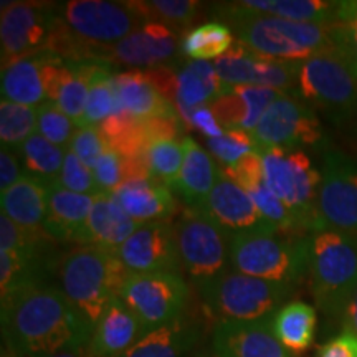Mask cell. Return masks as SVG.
<instances>
[{
  "label": "cell",
  "instance_id": "6da1fadb",
  "mask_svg": "<svg viewBox=\"0 0 357 357\" xmlns=\"http://www.w3.org/2000/svg\"><path fill=\"white\" fill-rule=\"evenodd\" d=\"M3 346L22 357H45L89 346L93 328L60 288L33 283L2 300Z\"/></svg>",
  "mask_w": 357,
  "mask_h": 357
},
{
  "label": "cell",
  "instance_id": "7a4b0ae2",
  "mask_svg": "<svg viewBox=\"0 0 357 357\" xmlns=\"http://www.w3.org/2000/svg\"><path fill=\"white\" fill-rule=\"evenodd\" d=\"M215 13L222 24L230 26L236 42L271 60L305 61L334 50L329 24H303L258 15L238 2L218 3Z\"/></svg>",
  "mask_w": 357,
  "mask_h": 357
},
{
  "label": "cell",
  "instance_id": "3957f363",
  "mask_svg": "<svg viewBox=\"0 0 357 357\" xmlns=\"http://www.w3.org/2000/svg\"><path fill=\"white\" fill-rule=\"evenodd\" d=\"M128 275L114 252L93 245L73 248L58 266L60 289L93 329L106 307L119 298Z\"/></svg>",
  "mask_w": 357,
  "mask_h": 357
},
{
  "label": "cell",
  "instance_id": "277c9868",
  "mask_svg": "<svg viewBox=\"0 0 357 357\" xmlns=\"http://www.w3.org/2000/svg\"><path fill=\"white\" fill-rule=\"evenodd\" d=\"M230 265L243 275L294 288L310 266V236L281 230L231 235Z\"/></svg>",
  "mask_w": 357,
  "mask_h": 357
},
{
  "label": "cell",
  "instance_id": "5b68a950",
  "mask_svg": "<svg viewBox=\"0 0 357 357\" xmlns=\"http://www.w3.org/2000/svg\"><path fill=\"white\" fill-rule=\"evenodd\" d=\"M311 293L329 318H342L357 291V238L334 230L310 235Z\"/></svg>",
  "mask_w": 357,
  "mask_h": 357
},
{
  "label": "cell",
  "instance_id": "8992f818",
  "mask_svg": "<svg viewBox=\"0 0 357 357\" xmlns=\"http://www.w3.org/2000/svg\"><path fill=\"white\" fill-rule=\"evenodd\" d=\"M205 307L220 321H253L273 316L293 287L225 270L213 278L199 281Z\"/></svg>",
  "mask_w": 357,
  "mask_h": 357
},
{
  "label": "cell",
  "instance_id": "52a82bcc",
  "mask_svg": "<svg viewBox=\"0 0 357 357\" xmlns=\"http://www.w3.org/2000/svg\"><path fill=\"white\" fill-rule=\"evenodd\" d=\"M265 184L296 218L300 230L316 229L321 172L312 166L310 155L301 149L263 147Z\"/></svg>",
  "mask_w": 357,
  "mask_h": 357
},
{
  "label": "cell",
  "instance_id": "ba28073f",
  "mask_svg": "<svg viewBox=\"0 0 357 357\" xmlns=\"http://www.w3.org/2000/svg\"><path fill=\"white\" fill-rule=\"evenodd\" d=\"M294 95L336 124L357 116V78L334 50L300 61Z\"/></svg>",
  "mask_w": 357,
  "mask_h": 357
},
{
  "label": "cell",
  "instance_id": "9c48e42d",
  "mask_svg": "<svg viewBox=\"0 0 357 357\" xmlns=\"http://www.w3.org/2000/svg\"><path fill=\"white\" fill-rule=\"evenodd\" d=\"M56 13L71 37L88 47L89 52L93 47H109L121 42L146 25L131 2L70 0L58 3Z\"/></svg>",
  "mask_w": 357,
  "mask_h": 357
},
{
  "label": "cell",
  "instance_id": "30bf717a",
  "mask_svg": "<svg viewBox=\"0 0 357 357\" xmlns=\"http://www.w3.org/2000/svg\"><path fill=\"white\" fill-rule=\"evenodd\" d=\"M119 300L139 319L147 334L184 316L189 287L178 273H129Z\"/></svg>",
  "mask_w": 357,
  "mask_h": 357
},
{
  "label": "cell",
  "instance_id": "8fae6325",
  "mask_svg": "<svg viewBox=\"0 0 357 357\" xmlns=\"http://www.w3.org/2000/svg\"><path fill=\"white\" fill-rule=\"evenodd\" d=\"M174 231L181 265L195 283L229 270L230 235L204 212L184 207Z\"/></svg>",
  "mask_w": 357,
  "mask_h": 357
},
{
  "label": "cell",
  "instance_id": "7c38bea8",
  "mask_svg": "<svg viewBox=\"0 0 357 357\" xmlns=\"http://www.w3.org/2000/svg\"><path fill=\"white\" fill-rule=\"evenodd\" d=\"M334 230L357 238V166L337 151H326L314 231Z\"/></svg>",
  "mask_w": 357,
  "mask_h": 357
},
{
  "label": "cell",
  "instance_id": "4fadbf2b",
  "mask_svg": "<svg viewBox=\"0 0 357 357\" xmlns=\"http://www.w3.org/2000/svg\"><path fill=\"white\" fill-rule=\"evenodd\" d=\"M257 151L263 147L301 149L324 141V132L316 111L294 93H283L252 131Z\"/></svg>",
  "mask_w": 357,
  "mask_h": 357
},
{
  "label": "cell",
  "instance_id": "5bb4252c",
  "mask_svg": "<svg viewBox=\"0 0 357 357\" xmlns=\"http://www.w3.org/2000/svg\"><path fill=\"white\" fill-rule=\"evenodd\" d=\"M56 6L50 2H2V68L47 50L56 20Z\"/></svg>",
  "mask_w": 357,
  "mask_h": 357
},
{
  "label": "cell",
  "instance_id": "9a60e30c",
  "mask_svg": "<svg viewBox=\"0 0 357 357\" xmlns=\"http://www.w3.org/2000/svg\"><path fill=\"white\" fill-rule=\"evenodd\" d=\"M66 63L50 52L22 58L2 68V100L40 108L55 102Z\"/></svg>",
  "mask_w": 357,
  "mask_h": 357
},
{
  "label": "cell",
  "instance_id": "2e32d148",
  "mask_svg": "<svg viewBox=\"0 0 357 357\" xmlns=\"http://www.w3.org/2000/svg\"><path fill=\"white\" fill-rule=\"evenodd\" d=\"M300 61H280L257 55L235 42L225 55L215 60L222 93L235 86L271 88L281 93H296Z\"/></svg>",
  "mask_w": 357,
  "mask_h": 357
},
{
  "label": "cell",
  "instance_id": "e0dca14e",
  "mask_svg": "<svg viewBox=\"0 0 357 357\" xmlns=\"http://www.w3.org/2000/svg\"><path fill=\"white\" fill-rule=\"evenodd\" d=\"M178 48H182V42L177 32L160 24H146L121 42L109 47H95L91 60L147 70L174 60Z\"/></svg>",
  "mask_w": 357,
  "mask_h": 357
},
{
  "label": "cell",
  "instance_id": "ac0fdd59",
  "mask_svg": "<svg viewBox=\"0 0 357 357\" xmlns=\"http://www.w3.org/2000/svg\"><path fill=\"white\" fill-rule=\"evenodd\" d=\"M129 273H178L176 231L171 223L141 225L116 252Z\"/></svg>",
  "mask_w": 357,
  "mask_h": 357
},
{
  "label": "cell",
  "instance_id": "d6986e66",
  "mask_svg": "<svg viewBox=\"0 0 357 357\" xmlns=\"http://www.w3.org/2000/svg\"><path fill=\"white\" fill-rule=\"evenodd\" d=\"M204 212L218 223L230 236L248 231L278 230L263 217L260 208L243 189L220 174L215 187L208 195Z\"/></svg>",
  "mask_w": 357,
  "mask_h": 357
},
{
  "label": "cell",
  "instance_id": "ffe728a7",
  "mask_svg": "<svg viewBox=\"0 0 357 357\" xmlns=\"http://www.w3.org/2000/svg\"><path fill=\"white\" fill-rule=\"evenodd\" d=\"M212 349L218 357H291L271 329V316L253 321H218Z\"/></svg>",
  "mask_w": 357,
  "mask_h": 357
},
{
  "label": "cell",
  "instance_id": "44dd1931",
  "mask_svg": "<svg viewBox=\"0 0 357 357\" xmlns=\"http://www.w3.org/2000/svg\"><path fill=\"white\" fill-rule=\"evenodd\" d=\"M113 197L139 225L169 223L177 213L172 190L151 177L129 178L113 192Z\"/></svg>",
  "mask_w": 357,
  "mask_h": 357
},
{
  "label": "cell",
  "instance_id": "7402d4cb",
  "mask_svg": "<svg viewBox=\"0 0 357 357\" xmlns=\"http://www.w3.org/2000/svg\"><path fill=\"white\" fill-rule=\"evenodd\" d=\"M93 202L95 197L75 194L55 182L50 185V194H48L43 231L55 242L83 245Z\"/></svg>",
  "mask_w": 357,
  "mask_h": 357
},
{
  "label": "cell",
  "instance_id": "603a6c76",
  "mask_svg": "<svg viewBox=\"0 0 357 357\" xmlns=\"http://www.w3.org/2000/svg\"><path fill=\"white\" fill-rule=\"evenodd\" d=\"M281 91L260 86H235L222 93L211 105L223 129H243L252 132L258 126L266 109L270 108Z\"/></svg>",
  "mask_w": 357,
  "mask_h": 357
},
{
  "label": "cell",
  "instance_id": "cb8c5ba5",
  "mask_svg": "<svg viewBox=\"0 0 357 357\" xmlns=\"http://www.w3.org/2000/svg\"><path fill=\"white\" fill-rule=\"evenodd\" d=\"M146 336L139 319L116 298L93 329L89 351L95 357H123Z\"/></svg>",
  "mask_w": 357,
  "mask_h": 357
},
{
  "label": "cell",
  "instance_id": "d4e9b609",
  "mask_svg": "<svg viewBox=\"0 0 357 357\" xmlns=\"http://www.w3.org/2000/svg\"><path fill=\"white\" fill-rule=\"evenodd\" d=\"M114 84L119 108L132 118H181L174 102L160 95L146 70L119 71L114 77Z\"/></svg>",
  "mask_w": 357,
  "mask_h": 357
},
{
  "label": "cell",
  "instance_id": "484cf974",
  "mask_svg": "<svg viewBox=\"0 0 357 357\" xmlns=\"http://www.w3.org/2000/svg\"><path fill=\"white\" fill-rule=\"evenodd\" d=\"M184 164L172 192H176L187 208L202 211L208 195L215 187L220 169H217L212 155L192 137H184Z\"/></svg>",
  "mask_w": 357,
  "mask_h": 357
},
{
  "label": "cell",
  "instance_id": "4316f807",
  "mask_svg": "<svg viewBox=\"0 0 357 357\" xmlns=\"http://www.w3.org/2000/svg\"><path fill=\"white\" fill-rule=\"evenodd\" d=\"M139 227V223L123 211L113 194L100 195L93 202L83 245L101 247L116 253Z\"/></svg>",
  "mask_w": 357,
  "mask_h": 357
},
{
  "label": "cell",
  "instance_id": "83f0119b",
  "mask_svg": "<svg viewBox=\"0 0 357 357\" xmlns=\"http://www.w3.org/2000/svg\"><path fill=\"white\" fill-rule=\"evenodd\" d=\"M222 82L211 61H189L177 71L176 108L185 128L190 114L202 106H211L222 95Z\"/></svg>",
  "mask_w": 357,
  "mask_h": 357
},
{
  "label": "cell",
  "instance_id": "f1b7e54d",
  "mask_svg": "<svg viewBox=\"0 0 357 357\" xmlns=\"http://www.w3.org/2000/svg\"><path fill=\"white\" fill-rule=\"evenodd\" d=\"M48 194H50V185L47 182L24 174L17 184L2 192L0 197L2 213H6L22 229L43 230Z\"/></svg>",
  "mask_w": 357,
  "mask_h": 357
},
{
  "label": "cell",
  "instance_id": "f546056e",
  "mask_svg": "<svg viewBox=\"0 0 357 357\" xmlns=\"http://www.w3.org/2000/svg\"><path fill=\"white\" fill-rule=\"evenodd\" d=\"M200 339L197 323L182 316L181 319L147 333L123 357H185Z\"/></svg>",
  "mask_w": 357,
  "mask_h": 357
},
{
  "label": "cell",
  "instance_id": "4dcf8cb0",
  "mask_svg": "<svg viewBox=\"0 0 357 357\" xmlns=\"http://www.w3.org/2000/svg\"><path fill=\"white\" fill-rule=\"evenodd\" d=\"M318 316L311 305L291 301L271 316V329L280 344L289 352H305L314 341Z\"/></svg>",
  "mask_w": 357,
  "mask_h": 357
},
{
  "label": "cell",
  "instance_id": "1f68e13d",
  "mask_svg": "<svg viewBox=\"0 0 357 357\" xmlns=\"http://www.w3.org/2000/svg\"><path fill=\"white\" fill-rule=\"evenodd\" d=\"M238 3L258 15L303 24H331L339 7V2L328 0H242Z\"/></svg>",
  "mask_w": 357,
  "mask_h": 357
},
{
  "label": "cell",
  "instance_id": "d6a6232c",
  "mask_svg": "<svg viewBox=\"0 0 357 357\" xmlns=\"http://www.w3.org/2000/svg\"><path fill=\"white\" fill-rule=\"evenodd\" d=\"M131 6L144 24H160L177 33H189L204 7L197 0H136Z\"/></svg>",
  "mask_w": 357,
  "mask_h": 357
},
{
  "label": "cell",
  "instance_id": "836d02e7",
  "mask_svg": "<svg viewBox=\"0 0 357 357\" xmlns=\"http://www.w3.org/2000/svg\"><path fill=\"white\" fill-rule=\"evenodd\" d=\"M17 154L26 176H32L52 185L58 182L61 169H63L66 149L52 144L50 141L35 132L24 142Z\"/></svg>",
  "mask_w": 357,
  "mask_h": 357
},
{
  "label": "cell",
  "instance_id": "e575fe53",
  "mask_svg": "<svg viewBox=\"0 0 357 357\" xmlns=\"http://www.w3.org/2000/svg\"><path fill=\"white\" fill-rule=\"evenodd\" d=\"M235 35L229 25L222 22H207L192 29L182 38V52L194 61H208L220 58L234 47Z\"/></svg>",
  "mask_w": 357,
  "mask_h": 357
},
{
  "label": "cell",
  "instance_id": "d590c367",
  "mask_svg": "<svg viewBox=\"0 0 357 357\" xmlns=\"http://www.w3.org/2000/svg\"><path fill=\"white\" fill-rule=\"evenodd\" d=\"M38 108L17 105L2 100L0 102V141L2 147L19 151L24 142L37 132Z\"/></svg>",
  "mask_w": 357,
  "mask_h": 357
},
{
  "label": "cell",
  "instance_id": "8d00e7d4",
  "mask_svg": "<svg viewBox=\"0 0 357 357\" xmlns=\"http://www.w3.org/2000/svg\"><path fill=\"white\" fill-rule=\"evenodd\" d=\"M184 164V142L178 139H159L147 147L146 166L149 177L174 190Z\"/></svg>",
  "mask_w": 357,
  "mask_h": 357
},
{
  "label": "cell",
  "instance_id": "74e56055",
  "mask_svg": "<svg viewBox=\"0 0 357 357\" xmlns=\"http://www.w3.org/2000/svg\"><path fill=\"white\" fill-rule=\"evenodd\" d=\"M333 48L357 78V0L339 2L334 20L329 24Z\"/></svg>",
  "mask_w": 357,
  "mask_h": 357
},
{
  "label": "cell",
  "instance_id": "f35d334b",
  "mask_svg": "<svg viewBox=\"0 0 357 357\" xmlns=\"http://www.w3.org/2000/svg\"><path fill=\"white\" fill-rule=\"evenodd\" d=\"M68 75H66L55 105L60 108L77 126H82L84 108H86L89 82L79 61H66Z\"/></svg>",
  "mask_w": 357,
  "mask_h": 357
},
{
  "label": "cell",
  "instance_id": "ab89813d",
  "mask_svg": "<svg viewBox=\"0 0 357 357\" xmlns=\"http://www.w3.org/2000/svg\"><path fill=\"white\" fill-rule=\"evenodd\" d=\"M78 126L61 111L55 102H45L38 108L37 134L61 149L68 151Z\"/></svg>",
  "mask_w": 357,
  "mask_h": 357
},
{
  "label": "cell",
  "instance_id": "60d3db41",
  "mask_svg": "<svg viewBox=\"0 0 357 357\" xmlns=\"http://www.w3.org/2000/svg\"><path fill=\"white\" fill-rule=\"evenodd\" d=\"M207 149L223 167H230L245 155L257 151V142L252 132L243 129H225L222 137L207 139Z\"/></svg>",
  "mask_w": 357,
  "mask_h": 357
},
{
  "label": "cell",
  "instance_id": "b9f144b4",
  "mask_svg": "<svg viewBox=\"0 0 357 357\" xmlns=\"http://www.w3.org/2000/svg\"><path fill=\"white\" fill-rule=\"evenodd\" d=\"M58 184L66 190L75 192V194L89 195V197L105 195V192L98 184L93 169L84 166L71 151H66L63 169H61L60 177H58Z\"/></svg>",
  "mask_w": 357,
  "mask_h": 357
},
{
  "label": "cell",
  "instance_id": "7bdbcfd3",
  "mask_svg": "<svg viewBox=\"0 0 357 357\" xmlns=\"http://www.w3.org/2000/svg\"><path fill=\"white\" fill-rule=\"evenodd\" d=\"M106 149H108V142H106L100 128H78L68 147V151H71L89 169L96 166V162L105 154Z\"/></svg>",
  "mask_w": 357,
  "mask_h": 357
},
{
  "label": "cell",
  "instance_id": "ee69618b",
  "mask_svg": "<svg viewBox=\"0 0 357 357\" xmlns=\"http://www.w3.org/2000/svg\"><path fill=\"white\" fill-rule=\"evenodd\" d=\"M220 172L223 177L229 178L245 192H250L257 184L265 181V177H263V160L258 151H252L234 166L223 167Z\"/></svg>",
  "mask_w": 357,
  "mask_h": 357
},
{
  "label": "cell",
  "instance_id": "f6af8a7d",
  "mask_svg": "<svg viewBox=\"0 0 357 357\" xmlns=\"http://www.w3.org/2000/svg\"><path fill=\"white\" fill-rule=\"evenodd\" d=\"M20 166L19 154H15V151L2 147L0 151V192L8 190L20 181V177L25 174Z\"/></svg>",
  "mask_w": 357,
  "mask_h": 357
},
{
  "label": "cell",
  "instance_id": "bcb514c9",
  "mask_svg": "<svg viewBox=\"0 0 357 357\" xmlns=\"http://www.w3.org/2000/svg\"><path fill=\"white\" fill-rule=\"evenodd\" d=\"M187 128H194L204 134L208 139H217V137H222L225 129L222 128V124L218 123V119L213 114L211 106H202V108H197L194 113L190 114L189 124Z\"/></svg>",
  "mask_w": 357,
  "mask_h": 357
},
{
  "label": "cell",
  "instance_id": "7dc6e473",
  "mask_svg": "<svg viewBox=\"0 0 357 357\" xmlns=\"http://www.w3.org/2000/svg\"><path fill=\"white\" fill-rule=\"evenodd\" d=\"M316 357H357V336L342 331L321 346Z\"/></svg>",
  "mask_w": 357,
  "mask_h": 357
},
{
  "label": "cell",
  "instance_id": "c3c4849f",
  "mask_svg": "<svg viewBox=\"0 0 357 357\" xmlns=\"http://www.w3.org/2000/svg\"><path fill=\"white\" fill-rule=\"evenodd\" d=\"M341 324H342V331L351 333L354 334V336H357V291L354 294V298L349 301V305H347L344 314H342Z\"/></svg>",
  "mask_w": 357,
  "mask_h": 357
},
{
  "label": "cell",
  "instance_id": "681fc988",
  "mask_svg": "<svg viewBox=\"0 0 357 357\" xmlns=\"http://www.w3.org/2000/svg\"><path fill=\"white\" fill-rule=\"evenodd\" d=\"M45 357H95L89 351V346L84 347H78V349H70V351H63L58 352V354H52V356H45Z\"/></svg>",
  "mask_w": 357,
  "mask_h": 357
},
{
  "label": "cell",
  "instance_id": "f907efd6",
  "mask_svg": "<svg viewBox=\"0 0 357 357\" xmlns=\"http://www.w3.org/2000/svg\"><path fill=\"white\" fill-rule=\"evenodd\" d=\"M0 357H22V356L17 354V352H13L12 349H8L7 346H2V356Z\"/></svg>",
  "mask_w": 357,
  "mask_h": 357
},
{
  "label": "cell",
  "instance_id": "816d5d0a",
  "mask_svg": "<svg viewBox=\"0 0 357 357\" xmlns=\"http://www.w3.org/2000/svg\"><path fill=\"white\" fill-rule=\"evenodd\" d=\"M195 357H218V356L215 354V351H213V349H205L202 352H199V354Z\"/></svg>",
  "mask_w": 357,
  "mask_h": 357
},
{
  "label": "cell",
  "instance_id": "f5cc1de1",
  "mask_svg": "<svg viewBox=\"0 0 357 357\" xmlns=\"http://www.w3.org/2000/svg\"><path fill=\"white\" fill-rule=\"evenodd\" d=\"M356 118H357V116H356Z\"/></svg>",
  "mask_w": 357,
  "mask_h": 357
}]
</instances>
